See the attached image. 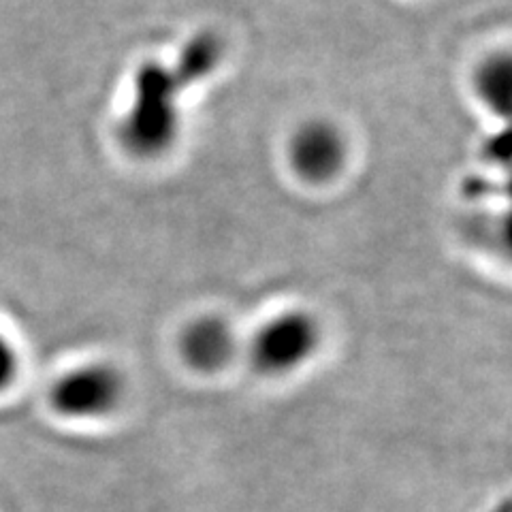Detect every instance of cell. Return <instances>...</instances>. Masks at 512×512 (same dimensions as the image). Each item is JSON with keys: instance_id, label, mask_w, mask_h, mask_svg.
<instances>
[{"instance_id": "5b68a950", "label": "cell", "mask_w": 512, "mask_h": 512, "mask_svg": "<svg viewBox=\"0 0 512 512\" xmlns=\"http://www.w3.org/2000/svg\"><path fill=\"white\" fill-rule=\"evenodd\" d=\"M178 348L182 361L190 370L199 374H216L233 361L237 338L227 320L218 316H201L184 327Z\"/></svg>"}, {"instance_id": "8992f818", "label": "cell", "mask_w": 512, "mask_h": 512, "mask_svg": "<svg viewBox=\"0 0 512 512\" xmlns=\"http://www.w3.org/2000/svg\"><path fill=\"white\" fill-rule=\"evenodd\" d=\"M224 47L222 41L214 35V32H201V35L192 37L184 50L178 56V62L173 64V69L178 71L182 82L192 88L195 84L203 82L210 77L222 62Z\"/></svg>"}, {"instance_id": "3957f363", "label": "cell", "mask_w": 512, "mask_h": 512, "mask_svg": "<svg viewBox=\"0 0 512 512\" xmlns=\"http://www.w3.org/2000/svg\"><path fill=\"white\" fill-rule=\"evenodd\" d=\"M320 346V327L308 312L293 310L269 318L252 335L250 363L263 376H288L306 365Z\"/></svg>"}, {"instance_id": "52a82bcc", "label": "cell", "mask_w": 512, "mask_h": 512, "mask_svg": "<svg viewBox=\"0 0 512 512\" xmlns=\"http://www.w3.org/2000/svg\"><path fill=\"white\" fill-rule=\"evenodd\" d=\"M474 86L483 101L495 114L506 118L512 101V64L508 54L487 58L476 71Z\"/></svg>"}, {"instance_id": "6da1fadb", "label": "cell", "mask_w": 512, "mask_h": 512, "mask_svg": "<svg viewBox=\"0 0 512 512\" xmlns=\"http://www.w3.org/2000/svg\"><path fill=\"white\" fill-rule=\"evenodd\" d=\"M188 90L173 67L141 64L133 79L131 109L120 126L122 146L137 158L165 154L180 133V96Z\"/></svg>"}, {"instance_id": "277c9868", "label": "cell", "mask_w": 512, "mask_h": 512, "mask_svg": "<svg viewBox=\"0 0 512 512\" xmlns=\"http://www.w3.org/2000/svg\"><path fill=\"white\" fill-rule=\"evenodd\" d=\"M288 160L301 180L323 184L342 171L346 163V141L338 126L331 122H306L291 137Z\"/></svg>"}, {"instance_id": "ba28073f", "label": "cell", "mask_w": 512, "mask_h": 512, "mask_svg": "<svg viewBox=\"0 0 512 512\" xmlns=\"http://www.w3.org/2000/svg\"><path fill=\"white\" fill-rule=\"evenodd\" d=\"M20 374V355L5 329L0 327V393H5Z\"/></svg>"}, {"instance_id": "7a4b0ae2", "label": "cell", "mask_w": 512, "mask_h": 512, "mask_svg": "<svg viewBox=\"0 0 512 512\" xmlns=\"http://www.w3.org/2000/svg\"><path fill=\"white\" fill-rule=\"evenodd\" d=\"M124 378L114 365L92 361L75 365L62 372L54 382L47 399L54 414L75 423L103 421L124 402Z\"/></svg>"}]
</instances>
